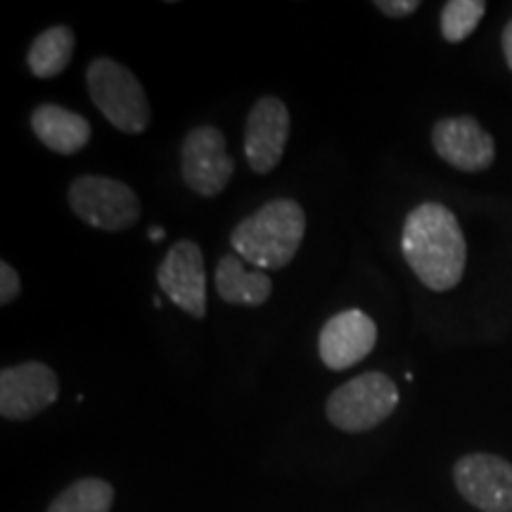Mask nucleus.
I'll use <instances>...</instances> for the list:
<instances>
[{"label": "nucleus", "mask_w": 512, "mask_h": 512, "mask_svg": "<svg viewBox=\"0 0 512 512\" xmlns=\"http://www.w3.org/2000/svg\"><path fill=\"white\" fill-rule=\"evenodd\" d=\"M401 249L427 290L448 292L463 278L467 242L458 219L444 204L425 202L406 216Z\"/></svg>", "instance_id": "obj_1"}, {"label": "nucleus", "mask_w": 512, "mask_h": 512, "mask_svg": "<svg viewBox=\"0 0 512 512\" xmlns=\"http://www.w3.org/2000/svg\"><path fill=\"white\" fill-rule=\"evenodd\" d=\"M306 233L302 204L280 197L249 214L230 233V245L242 261L278 271L297 256Z\"/></svg>", "instance_id": "obj_2"}, {"label": "nucleus", "mask_w": 512, "mask_h": 512, "mask_svg": "<svg viewBox=\"0 0 512 512\" xmlns=\"http://www.w3.org/2000/svg\"><path fill=\"white\" fill-rule=\"evenodd\" d=\"M88 95L114 128L143 133L150 126V102L143 83L124 64L110 57H95L86 69Z\"/></svg>", "instance_id": "obj_3"}, {"label": "nucleus", "mask_w": 512, "mask_h": 512, "mask_svg": "<svg viewBox=\"0 0 512 512\" xmlns=\"http://www.w3.org/2000/svg\"><path fill=\"white\" fill-rule=\"evenodd\" d=\"M396 406L399 389L392 377L370 370L335 389L325 403V413L337 430L358 434L382 425Z\"/></svg>", "instance_id": "obj_4"}, {"label": "nucleus", "mask_w": 512, "mask_h": 512, "mask_svg": "<svg viewBox=\"0 0 512 512\" xmlns=\"http://www.w3.org/2000/svg\"><path fill=\"white\" fill-rule=\"evenodd\" d=\"M69 207L88 226L119 233L136 226L143 207L136 190L107 176H79L67 190Z\"/></svg>", "instance_id": "obj_5"}, {"label": "nucleus", "mask_w": 512, "mask_h": 512, "mask_svg": "<svg viewBox=\"0 0 512 512\" xmlns=\"http://www.w3.org/2000/svg\"><path fill=\"white\" fill-rule=\"evenodd\" d=\"M235 174V162L228 155L226 136L216 126L192 128L181 145L183 183L200 197H216L226 190Z\"/></svg>", "instance_id": "obj_6"}, {"label": "nucleus", "mask_w": 512, "mask_h": 512, "mask_svg": "<svg viewBox=\"0 0 512 512\" xmlns=\"http://www.w3.org/2000/svg\"><path fill=\"white\" fill-rule=\"evenodd\" d=\"M157 283L178 309L192 318L207 316V273L197 242L178 240L157 268Z\"/></svg>", "instance_id": "obj_7"}, {"label": "nucleus", "mask_w": 512, "mask_h": 512, "mask_svg": "<svg viewBox=\"0 0 512 512\" xmlns=\"http://www.w3.org/2000/svg\"><path fill=\"white\" fill-rule=\"evenodd\" d=\"M60 396L55 370L41 361H27L0 373V415L5 420H31Z\"/></svg>", "instance_id": "obj_8"}, {"label": "nucleus", "mask_w": 512, "mask_h": 512, "mask_svg": "<svg viewBox=\"0 0 512 512\" xmlns=\"http://www.w3.org/2000/svg\"><path fill=\"white\" fill-rule=\"evenodd\" d=\"M460 496L482 512H512V463L491 453H470L453 467Z\"/></svg>", "instance_id": "obj_9"}, {"label": "nucleus", "mask_w": 512, "mask_h": 512, "mask_svg": "<svg viewBox=\"0 0 512 512\" xmlns=\"http://www.w3.org/2000/svg\"><path fill=\"white\" fill-rule=\"evenodd\" d=\"M290 112L278 98H261L252 105L245 126V157L254 174H271L290 140Z\"/></svg>", "instance_id": "obj_10"}, {"label": "nucleus", "mask_w": 512, "mask_h": 512, "mask_svg": "<svg viewBox=\"0 0 512 512\" xmlns=\"http://www.w3.org/2000/svg\"><path fill=\"white\" fill-rule=\"evenodd\" d=\"M432 145L437 155L465 174L486 171L496 159L491 133L472 117H448L432 128Z\"/></svg>", "instance_id": "obj_11"}, {"label": "nucleus", "mask_w": 512, "mask_h": 512, "mask_svg": "<svg viewBox=\"0 0 512 512\" xmlns=\"http://www.w3.org/2000/svg\"><path fill=\"white\" fill-rule=\"evenodd\" d=\"M377 342V325L368 313L349 309L332 316L318 335V354L325 368L349 370L361 363Z\"/></svg>", "instance_id": "obj_12"}, {"label": "nucleus", "mask_w": 512, "mask_h": 512, "mask_svg": "<svg viewBox=\"0 0 512 512\" xmlns=\"http://www.w3.org/2000/svg\"><path fill=\"white\" fill-rule=\"evenodd\" d=\"M31 128L36 138L57 155H76L91 140V124L81 114L53 102L38 105L31 112Z\"/></svg>", "instance_id": "obj_13"}, {"label": "nucleus", "mask_w": 512, "mask_h": 512, "mask_svg": "<svg viewBox=\"0 0 512 512\" xmlns=\"http://www.w3.org/2000/svg\"><path fill=\"white\" fill-rule=\"evenodd\" d=\"M216 292L226 304L261 306L273 292V280L264 271H245L238 254H226L216 266Z\"/></svg>", "instance_id": "obj_14"}, {"label": "nucleus", "mask_w": 512, "mask_h": 512, "mask_svg": "<svg viewBox=\"0 0 512 512\" xmlns=\"http://www.w3.org/2000/svg\"><path fill=\"white\" fill-rule=\"evenodd\" d=\"M74 31L69 27H50L41 31L29 46L27 64L38 79H53L62 74L74 55Z\"/></svg>", "instance_id": "obj_15"}, {"label": "nucleus", "mask_w": 512, "mask_h": 512, "mask_svg": "<svg viewBox=\"0 0 512 512\" xmlns=\"http://www.w3.org/2000/svg\"><path fill=\"white\" fill-rule=\"evenodd\" d=\"M112 503V484L98 477H86L69 484L67 489L48 505V512H110Z\"/></svg>", "instance_id": "obj_16"}, {"label": "nucleus", "mask_w": 512, "mask_h": 512, "mask_svg": "<svg viewBox=\"0 0 512 512\" xmlns=\"http://www.w3.org/2000/svg\"><path fill=\"white\" fill-rule=\"evenodd\" d=\"M486 15L484 0H448L441 8V36L448 43H463L467 36L475 34Z\"/></svg>", "instance_id": "obj_17"}, {"label": "nucleus", "mask_w": 512, "mask_h": 512, "mask_svg": "<svg viewBox=\"0 0 512 512\" xmlns=\"http://www.w3.org/2000/svg\"><path fill=\"white\" fill-rule=\"evenodd\" d=\"M22 292V280L8 261H0V304L8 306L15 302Z\"/></svg>", "instance_id": "obj_18"}, {"label": "nucleus", "mask_w": 512, "mask_h": 512, "mask_svg": "<svg viewBox=\"0 0 512 512\" xmlns=\"http://www.w3.org/2000/svg\"><path fill=\"white\" fill-rule=\"evenodd\" d=\"M375 8L387 17H408L415 10H420V0H375Z\"/></svg>", "instance_id": "obj_19"}, {"label": "nucleus", "mask_w": 512, "mask_h": 512, "mask_svg": "<svg viewBox=\"0 0 512 512\" xmlns=\"http://www.w3.org/2000/svg\"><path fill=\"white\" fill-rule=\"evenodd\" d=\"M503 55H505V62H508V67L512 72V19L505 24V29H503Z\"/></svg>", "instance_id": "obj_20"}, {"label": "nucleus", "mask_w": 512, "mask_h": 512, "mask_svg": "<svg viewBox=\"0 0 512 512\" xmlns=\"http://www.w3.org/2000/svg\"><path fill=\"white\" fill-rule=\"evenodd\" d=\"M150 240L152 242L164 240V228H150Z\"/></svg>", "instance_id": "obj_21"}]
</instances>
